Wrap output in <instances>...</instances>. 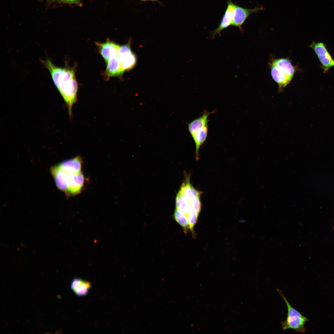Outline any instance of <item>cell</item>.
Segmentation results:
<instances>
[{"instance_id": "cell-1", "label": "cell", "mask_w": 334, "mask_h": 334, "mask_svg": "<svg viewBox=\"0 0 334 334\" xmlns=\"http://www.w3.org/2000/svg\"><path fill=\"white\" fill-rule=\"evenodd\" d=\"M213 112L205 111L202 115L188 124V130L195 145L196 159L199 158L200 147L206 140L208 135V117Z\"/></svg>"}, {"instance_id": "cell-2", "label": "cell", "mask_w": 334, "mask_h": 334, "mask_svg": "<svg viewBox=\"0 0 334 334\" xmlns=\"http://www.w3.org/2000/svg\"><path fill=\"white\" fill-rule=\"evenodd\" d=\"M277 290L283 298L287 309L286 318L284 321L282 322L281 323L282 330L285 331L291 329L295 332L301 333L305 332L306 329L305 325L308 320V319L291 305L280 290L277 289Z\"/></svg>"}, {"instance_id": "cell-3", "label": "cell", "mask_w": 334, "mask_h": 334, "mask_svg": "<svg viewBox=\"0 0 334 334\" xmlns=\"http://www.w3.org/2000/svg\"><path fill=\"white\" fill-rule=\"evenodd\" d=\"M45 66L49 71L57 88L75 76L74 68L69 66L67 65L63 68L58 67L54 65L51 61L49 60L46 62Z\"/></svg>"}, {"instance_id": "cell-4", "label": "cell", "mask_w": 334, "mask_h": 334, "mask_svg": "<svg viewBox=\"0 0 334 334\" xmlns=\"http://www.w3.org/2000/svg\"><path fill=\"white\" fill-rule=\"evenodd\" d=\"M68 107L70 116L72 108L77 100L78 84L75 76L61 84L57 88Z\"/></svg>"}, {"instance_id": "cell-5", "label": "cell", "mask_w": 334, "mask_h": 334, "mask_svg": "<svg viewBox=\"0 0 334 334\" xmlns=\"http://www.w3.org/2000/svg\"><path fill=\"white\" fill-rule=\"evenodd\" d=\"M309 47L314 51L317 55L323 73L327 72L331 68L334 66V59L323 43L313 41Z\"/></svg>"}, {"instance_id": "cell-6", "label": "cell", "mask_w": 334, "mask_h": 334, "mask_svg": "<svg viewBox=\"0 0 334 334\" xmlns=\"http://www.w3.org/2000/svg\"><path fill=\"white\" fill-rule=\"evenodd\" d=\"M262 6H257L252 9H247L235 4L232 11V21L231 26L238 27L240 32H243L242 25L248 18L253 13L264 10Z\"/></svg>"}, {"instance_id": "cell-7", "label": "cell", "mask_w": 334, "mask_h": 334, "mask_svg": "<svg viewBox=\"0 0 334 334\" xmlns=\"http://www.w3.org/2000/svg\"><path fill=\"white\" fill-rule=\"evenodd\" d=\"M117 56L125 70L131 69L136 63V57L131 51L129 42L120 46Z\"/></svg>"}, {"instance_id": "cell-8", "label": "cell", "mask_w": 334, "mask_h": 334, "mask_svg": "<svg viewBox=\"0 0 334 334\" xmlns=\"http://www.w3.org/2000/svg\"><path fill=\"white\" fill-rule=\"evenodd\" d=\"M227 6L219 26L210 33V37L214 39L218 35H221V31L231 25L232 21V11L235 5L231 0H228Z\"/></svg>"}, {"instance_id": "cell-9", "label": "cell", "mask_w": 334, "mask_h": 334, "mask_svg": "<svg viewBox=\"0 0 334 334\" xmlns=\"http://www.w3.org/2000/svg\"><path fill=\"white\" fill-rule=\"evenodd\" d=\"M51 173L57 188L67 195L69 189V181L66 173L57 165L52 167Z\"/></svg>"}, {"instance_id": "cell-10", "label": "cell", "mask_w": 334, "mask_h": 334, "mask_svg": "<svg viewBox=\"0 0 334 334\" xmlns=\"http://www.w3.org/2000/svg\"><path fill=\"white\" fill-rule=\"evenodd\" d=\"M66 172L68 175L69 181V191L67 196L74 195L79 194L81 192L84 184L85 178L83 173L81 171L76 173Z\"/></svg>"}, {"instance_id": "cell-11", "label": "cell", "mask_w": 334, "mask_h": 334, "mask_svg": "<svg viewBox=\"0 0 334 334\" xmlns=\"http://www.w3.org/2000/svg\"><path fill=\"white\" fill-rule=\"evenodd\" d=\"M99 52L106 62L113 57L117 56L120 46L108 39L103 43L95 42Z\"/></svg>"}, {"instance_id": "cell-12", "label": "cell", "mask_w": 334, "mask_h": 334, "mask_svg": "<svg viewBox=\"0 0 334 334\" xmlns=\"http://www.w3.org/2000/svg\"><path fill=\"white\" fill-rule=\"evenodd\" d=\"M106 69L104 73L106 79L111 77H120L125 71L117 56L112 57L106 62Z\"/></svg>"}, {"instance_id": "cell-13", "label": "cell", "mask_w": 334, "mask_h": 334, "mask_svg": "<svg viewBox=\"0 0 334 334\" xmlns=\"http://www.w3.org/2000/svg\"><path fill=\"white\" fill-rule=\"evenodd\" d=\"M270 65L272 77L278 85L279 91L282 92L285 87L291 81L293 78L286 74L273 63Z\"/></svg>"}, {"instance_id": "cell-14", "label": "cell", "mask_w": 334, "mask_h": 334, "mask_svg": "<svg viewBox=\"0 0 334 334\" xmlns=\"http://www.w3.org/2000/svg\"><path fill=\"white\" fill-rule=\"evenodd\" d=\"M83 161L80 156L64 161L58 165L62 170L70 173H76L81 171Z\"/></svg>"}, {"instance_id": "cell-15", "label": "cell", "mask_w": 334, "mask_h": 334, "mask_svg": "<svg viewBox=\"0 0 334 334\" xmlns=\"http://www.w3.org/2000/svg\"><path fill=\"white\" fill-rule=\"evenodd\" d=\"M71 287L75 294L84 296L89 293L91 287V283L79 278H75L71 283Z\"/></svg>"}, {"instance_id": "cell-16", "label": "cell", "mask_w": 334, "mask_h": 334, "mask_svg": "<svg viewBox=\"0 0 334 334\" xmlns=\"http://www.w3.org/2000/svg\"><path fill=\"white\" fill-rule=\"evenodd\" d=\"M189 200L196 198H200L201 193L195 189L190 182V176L186 177L179 191Z\"/></svg>"}, {"instance_id": "cell-17", "label": "cell", "mask_w": 334, "mask_h": 334, "mask_svg": "<svg viewBox=\"0 0 334 334\" xmlns=\"http://www.w3.org/2000/svg\"><path fill=\"white\" fill-rule=\"evenodd\" d=\"M272 62L287 75L293 78L296 69L289 59L287 58L276 59Z\"/></svg>"}, {"instance_id": "cell-18", "label": "cell", "mask_w": 334, "mask_h": 334, "mask_svg": "<svg viewBox=\"0 0 334 334\" xmlns=\"http://www.w3.org/2000/svg\"><path fill=\"white\" fill-rule=\"evenodd\" d=\"M176 209L179 210L186 216L191 208L189 200L179 191L176 197Z\"/></svg>"}, {"instance_id": "cell-19", "label": "cell", "mask_w": 334, "mask_h": 334, "mask_svg": "<svg viewBox=\"0 0 334 334\" xmlns=\"http://www.w3.org/2000/svg\"><path fill=\"white\" fill-rule=\"evenodd\" d=\"M173 217L176 222L183 228L185 232L186 233L190 229L186 216L176 208L174 212Z\"/></svg>"}, {"instance_id": "cell-20", "label": "cell", "mask_w": 334, "mask_h": 334, "mask_svg": "<svg viewBox=\"0 0 334 334\" xmlns=\"http://www.w3.org/2000/svg\"><path fill=\"white\" fill-rule=\"evenodd\" d=\"M199 214L195 208L191 207L189 212L186 215L189 225L190 229L192 233L194 227L197 221Z\"/></svg>"}, {"instance_id": "cell-21", "label": "cell", "mask_w": 334, "mask_h": 334, "mask_svg": "<svg viewBox=\"0 0 334 334\" xmlns=\"http://www.w3.org/2000/svg\"><path fill=\"white\" fill-rule=\"evenodd\" d=\"M60 1L70 3L76 4L79 6H81L82 5L81 0H59Z\"/></svg>"}, {"instance_id": "cell-22", "label": "cell", "mask_w": 334, "mask_h": 334, "mask_svg": "<svg viewBox=\"0 0 334 334\" xmlns=\"http://www.w3.org/2000/svg\"><path fill=\"white\" fill-rule=\"evenodd\" d=\"M141 2H145L148 1H150L152 2H157L160 5H161V3L159 2L158 0H139Z\"/></svg>"}]
</instances>
